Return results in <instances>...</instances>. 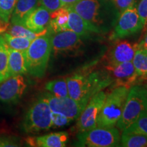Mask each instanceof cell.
Wrapping results in <instances>:
<instances>
[{
	"label": "cell",
	"instance_id": "8",
	"mask_svg": "<svg viewBox=\"0 0 147 147\" xmlns=\"http://www.w3.org/2000/svg\"><path fill=\"white\" fill-rule=\"evenodd\" d=\"M142 29L143 24L138 13L136 5H133L120 14L110 40L114 41L123 39L140 32Z\"/></svg>",
	"mask_w": 147,
	"mask_h": 147
},
{
	"label": "cell",
	"instance_id": "4",
	"mask_svg": "<svg viewBox=\"0 0 147 147\" xmlns=\"http://www.w3.org/2000/svg\"><path fill=\"white\" fill-rule=\"evenodd\" d=\"M129 89L117 87L108 93L97 120V127H113L122 115Z\"/></svg>",
	"mask_w": 147,
	"mask_h": 147
},
{
	"label": "cell",
	"instance_id": "13",
	"mask_svg": "<svg viewBox=\"0 0 147 147\" xmlns=\"http://www.w3.org/2000/svg\"><path fill=\"white\" fill-rule=\"evenodd\" d=\"M138 48V43L132 44L126 40H116L105 57L106 65H116L124 62L131 61Z\"/></svg>",
	"mask_w": 147,
	"mask_h": 147
},
{
	"label": "cell",
	"instance_id": "2",
	"mask_svg": "<svg viewBox=\"0 0 147 147\" xmlns=\"http://www.w3.org/2000/svg\"><path fill=\"white\" fill-rule=\"evenodd\" d=\"M68 95L78 102L87 104L93 95L113 83L108 71L83 70L67 76Z\"/></svg>",
	"mask_w": 147,
	"mask_h": 147
},
{
	"label": "cell",
	"instance_id": "12",
	"mask_svg": "<svg viewBox=\"0 0 147 147\" xmlns=\"http://www.w3.org/2000/svg\"><path fill=\"white\" fill-rule=\"evenodd\" d=\"M106 69L115 82V87L122 86L130 89L139 80L132 61L124 62L116 65H106Z\"/></svg>",
	"mask_w": 147,
	"mask_h": 147
},
{
	"label": "cell",
	"instance_id": "14",
	"mask_svg": "<svg viewBox=\"0 0 147 147\" xmlns=\"http://www.w3.org/2000/svg\"><path fill=\"white\" fill-rule=\"evenodd\" d=\"M81 38L69 29L56 33L51 36L52 50L55 54L78 50L82 45Z\"/></svg>",
	"mask_w": 147,
	"mask_h": 147
},
{
	"label": "cell",
	"instance_id": "37",
	"mask_svg": "<svg viewBox=\"0 0 147 147\" xmlns=\"http://www.w3.org/2000/svg\"><path fill=\"white\" fill-rule=\"evenodd\" d=\"M144 87H145V89H146L147 90V83L144 85Z\"/></svg>",
	"mask_w": 147,
	"mask_h": 147
},
{
	"label": "cell",
	"instance_id": "33",
	"mask_svg": "<svg viewBox=\"0 0 147 147\" xmlns=\"http://www.w3.org/2000/svg\"><path fill=\"white\" fill-rule=\"evenodd\" d=\"M19 146L18 140L12 137H0V147H14Z\"/></svg>",
	"mask_w": 147,
	"mask_h": 147
},
{
	"label": "cell",
	"instance_id": "17",
	"mask_svg": "<svg viewBox=\"0 0 147 147\" xmlns=\"http://www.w3.org/2000/svg\"><path fill=\"white\" fill-rule=\"evenodd\" d=\"M40 5V0H18L11 15L10 23L22 25L25 18Z\"/></svg>",
	"mask_w": 147,
	"mask_h": 147
},
{
	"label": "cell",
	"instance_id": "32",
	"mask_svg": "<svg viewBox=\"0 0 147 147\" xmlns=\"http://www.w3.org/2000/svg\"><path fill=\"white\" fill-rule=\"evenodd\" d=\"M113 2L115 3L120 13L136 5V0H113Z\"/></svg>",
	"mask_w": 147,
	"mask_h": 147
},
{
	"label": "cell",
	"instance_id": "19",
	"mask_svg": "<svg viewBox=\"0 0 147 147\" xmlns=\"http://www.w3.org/2000/svg\"><path fill=\"white\" fill-rule=\"evenodd\" d=\"M67 8L69 10V18L67 23L68 29L73 31L81 37L89 36L91 33H94L89 24L81 16L69 6H67Z\"/></svg>",
	"mask_w": 147,
	"mask_h": 147
},
{
	"label": "cell",
	"instance_id": "16",
	"mask_svg": "<svg viewBox=\"0 0 147 147\" xmlns=\"http://www.w3.org/2000/svg\"><path fill=\"white\" fill-rule=\"evenodd\" d=\"M68 134L65 131L56 132L27 140L31 146L39 147H64L68 141Z\"/></svg>",
	"mask_w": 147,
	"mask_h": 147
},
{
	"label": "cell",
	"instance_id": "1",
	"mask_svg": "<svg viewBox=\"0 0 147 147\" xmlns=\"http://www.w3.org/2000/svg\"><path fill=\"white\" fill-rule=\"evenodd\" d=\"M69 6L89 24L94 34L110 32L121 14L113 0H80Z\"/></svg>",
	"mask_w": 147,
	"mask_h": 147
},
{
	"label": "cell",
	"instance_id": "23",
	"mask_svg": "<svg viewBox=\"0 0 147 147\" xmlns=\"http://www.w3.org/2000/svg\"><path fill=\"white\" fill-rule=\"evenodd\" d=\"M132 63L139 76V79L147 78V56L143 49L138 48L132 59Z\"/></svg>",
	"mask_w": 147,
	"mask_h": 147
},
{
	"label": "cell",
	"instance_id": "36",
	"mask_svg": "<svg viewBox=\"0 0 147 147\" xmlns=\"http://www.w3.org/2000/svg\"><path fill=\"white\" fill-rule=\"evenodd\" d=\"M145 110H146V113H147V98H146V105H145Z\"/></svg>",
	"mask_w": 147,
	"mask_h": 147
},
{
	"label": "cell",
	"instance_id": "26",
	"mask_svg": "<svg viewBox=\"0 0 147 147\" xmlns=\"http://www.w3.org/2000/svg\"><path fill=\"white\" fill-rule=\"evenodd\" d=\"M6 33L10 34L11 36H19L27 38L30 40H33L36 39V38L39 37L42 35H45L47 33H41V34H38L35 33L32 31L29 30V29L24 27L23 25L21 24H14V23H9L8 28H7Z\"/></svg>",
	"mask_w": 147,
	"mask_h": 147
},
{
	"label": "cell",
	"instance_id": "10",
	"mask_svg": "<svg viewBox=\"0 0 147 147\" xmlns=\"http://www.w3.org/2000/svg\"><path fill=\"white\" fill-rule=\"evenodd\" d=\"M40 96L48 103L51 111L62 114L71 121L78 119L87 105L69 96L57 97L51 93H45Z\"/></svg>",
	"mask_w": 147,
	"mask_h": 147
},
{
	"label": "cell",
	"instance_id": "9",
	"mask_svg": "<svg viewBox=\"0 0 147 147\" xmlns=\"http://www.w3.org/2000/svg\"><path fill=\"white\" fill-rule=\"evenodd\" d=\"M108 93L102 90L90 99L87 105L77 119L76 127L78 133L96 127L97 117Z\"/></svg>",
	"mask_w": 147,
	"mask_h": 147
},
{
	"label": "cell",
	"instance_id": "21",
	"mask_svg": "<svg viewBox=\"0 0 147 147\" xmlns=\"http://www.w3.org/2000/svg\"><path fill=\"white\" fill-rule=\"evenodd\" d=\"M10 78L8 71V46L0 34V83Z\"/></svg>",
	"mask_w": 147,
	"mask_h": 147
},
{
	"label": "cell",
	"instance_id": "31",
	"mask_svg": "<svg viewBox=\"0 0 147 147\" xmlns=\"http://www.w3.org/2000/svg\"><path fill=\"white\" fill-rule=\"evenodd\" d=\"M138 13L143 24V28L147 27V0H140L136 7Z\"/></svg>",
	"mask_w": 147,
	"mask_h": 147
},
{
	"label": "cell",
	"instance_id": "15",
	"mask_svg": "<svg viewBox=\"0 0 147 147\" xmlns=\"http://www.w3.org/2000/svg\"><path fill=\"white\" fill-rule=\"evenodd\" d=\"M50 21L51 13L40 5L25 18L22 25L32 32L41 34L49 32Z\"/></svg>",
	"mask_w": 147,
	"mask_h": 147
},
{
	"label": "cell",
	"instance_id": "35",
	"mask_svg": "<svg viewBox=\"0 0 147 147\" xmlns=\"http://www.w3.org/2000/svg\"><path fill=\"white\" fill-rule=\"evenodd\" d=\"M65 6H69V5H73L74 3L80 1V0H60Z\"/></svg>",
	"mask_w": 147,
	"mask_h": 147
},
{
	"label": "cell",
	"instance_id": "28",
	"mask_svg": "<svg viewBox=\"0 0 147 147\" xmlns=\"http://www.w3.org/2000/svg\"><path fill=\"white\" fill-rule=\"evenodd\" d=\"M18 0H0V21L10 23L12 12Z\"/></svg>",
	"mask_w": 147,
	"mask_h": 147
},
{
	"label": "cell",
	"instance_id": "7",
	"mask_svg": "<svg viewBox=\"0 0 147 147\" xmlns=\"http://www.w3.org/2000/svg\"><path fill=\"white\" fill-rule=\"evenodd\" d=\"M121 143L118 128L96 127L78 135L76 146L87 147H115Z\"/></svg>",
	"mask_w": 147,
	"mask_h": 147
},
{
	"label": "cell",
	"instance_id": "18",
	"mask_svg": "<svg viewBox=\"0 0 147 147\" xmlns=\"http://www.w3.org/2000/svg\"><path fill=\"white\" fill-rule=\"evenodd\" d=\"M8 71L10 77L25 74L27 72L25 52L8 47Z\"/></svg>",
	"mask_w": 147,
	"mask_h": 147
},
{
	"label": "cell",
	"instance_id": "6",
	"mask_svg": "<svg viewBox=\"0 0 147 147\" xmlns=\"http://www.w3.org/2000/svg\"><path fill=\"white\" fill-rule=\"evenodd\" d=\"M147 90L144 87L134 85L129 90L122 115L117 123V128L123 131L135 122L140 113L145 110Z\"/></svg>",
	"mask_w": 147,
	"mask_h": 147
},
{
	"label": "cell",
	"instance_id": "24",
	"mask_svg": "<svg viewBox=\"0 0 147 147\" xmlns=\"http://www.w3.org/2000/svg\"><path fill=\"white\" fill-rule=\"evenodd\" d=\"M1 35L3 36L9 48L14 49V50L22 51V52H25L32 42V40L27 38L11 36L10 34L6 32L3 33Z\"/></svg>",
	"mask_w": 147,
	"mask_h": 147
},
{
	"label": "cell",
	"instance_id": "29",
	"mask_svg": "<svg viewBox=\"0 0 147 147\" xmlns=\"http://www.w3.org/2000/svg\"><path fill=\"white\" fill-rule=\"evenodd\" d=\"M51 120H52V127L59 128L68 125L71 120L67 118L65 115L59 113L51 111Z\"/></svg>",
	"mask_w": 147,
	"mask_h": 147
},
{
	"label": "cell",
	"instance_id": "20",
	"mask_svg": "<svg viewBox=\"0 0 147 147\" xmlns=\"http://www.w3.org/2000/svg\"><path fill=\"white\" fill-rule=\"evenodd\" d=\"M69 18V10L67 6H63L51 13V21L49 29L56 33L67 30Z\"/></svg>",
	"mask_w": 147,
	"mask_h": 147
},
{
	"label": "cell",
	"instance_id": "5",
	"mask_svg": "<svg viewBox=\"0 0 147 147\" xmlns=\"http://www.w3.org/2000/svg\"><path fill=\"white\" fill-rule=\"evenodd\" d=\"M52 127L51 110L41 96L32 103L22 121L21 129L26 134H38Z\"/></svg>",
	"mask_w": 147,
	"mask_h": 147
},
{
	"label": "cell",
	"instance_id": "3",
	"mask_svg": "<svg viewBox=\"0 0 147 147\" xmlns=\"http://www.w3.org/2000/svg\"><path fill=\"white\" fill-rule=\"evenodd\" d=\"M51 51V35L49 32L33 40L25 51L27 72L36 78L45 76Z\"/></svg>",
	"mask_w": 147,
	"mask_h": 147
},
{
	"label": "cell",
	"instance_id": "22",
	"mask_svg": "<svg viewBox=\"0 0 147 147\" xmlns=\"http://www.w3.org/2000/svg\"><path fill=\"white\" fill-rule=\"evenodd\" d=\"M120 144L124 147H147V136L142 134L123 131Z\"/></svg>",
	"mask_w": 147,
	"mask_h": 147
},
{
	"label": "cell",
	"instance_id": "11",
	"mask_svg": "<svg viewBox=\"0 0 147 147\" xmlns=\"http://www.w3.org/2000/svg\"><path fill=\"white\" fill-rule=\"evenodd\" d=\"M27 88V84L22 75L10 76L0 83V102L14 104L19 101Z\"/></svg>",
	"mask_w": 147,
	"mask_h": 147
},
{
	"label": "cell",
	"instance_id": "27",
	"mask_svg": "<svg viewBox=\"0 0 147 147\" xmlns=\"http://www.w3.org/2000/svg\"><path fill=\"white\" fill-rule=\"evenodd\" d=\"M123 131L142 134L147 136V113L146 110L142 111L135 122Z\"/></svg>",
	"mask_w": 147,
	"mask_h": 147
},
{
	"label": "cell",
	"instance_id": "25",
	"mask_svg": "<svg viewBox=\"0 0 147 147\" xmlns=\"http://www.w3.org/2000/svg\"><path fill=\"white\" fill-rule=\"evenodd\" d=\"M45 89L55 96L63 97L69 96L66 79L60 78L48 82Z\"/></svg>",
	"mask_w": 147,
	"mask_h": 147
},
{
	"label": "cell",
	"instance_id": "30",
	"mask_svg": "<svg viewBox=\"0 0 147 147\" xmlns=\"http://www.w3.org/2000/svg\"><path fill=\"white\" fill-rule=\"evenodd\" d=\"M40 4L50 13L65 6L60 0H40Z\"/></svg>",
	"mask_w": 147,
	"mask_h": 147
},
{
	"label": "cell",
	"instance_id": "38",
	"mask_svg": "<svg viewBox=\"0 0 147 147\" xmlns=\"http://www.w3.org/2000/svg\"><path fill=\"white\" fill-rule=\"evenodd\" d=\"M144 53H146V56H147V49H146V50H144Z\"/></svg>",
	"mask_w": 147,
	"mask_h": 147
},
{
	"label": "cell",
	"instance_id": "34",
	"mask_svg": "<svg viewBox=\"0 0 147 147\" xmlns=\"http://www.w3.org/2000/svg\"><path fill=\"white\" fill-rule=\"evenodd\" d=\"M138 48L140 49H142L143 50H146L147 49V27L144 36H143L142 38L140 40L139 43H138Z\"/></svg>",
	"mask_w": 147,
	"mask_h": 147
}]
</instances>
